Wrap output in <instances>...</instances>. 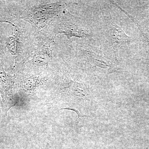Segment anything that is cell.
I'll use <instances>...</instances> for the list:
<instances>
[{"label": "cell", "mask_w": 149, "mask_h": 149, "mask_svg": "<svg viewBox=\"0 0 149 149\" xmlns=\"http://www.w3.org/2000/svg\"><path fill=\"white\" fill-rule=\"evenodd\" d=\"M62 109H66V110H70L73 111L74 112L77 113V115H78V118H80V117H87L86 116H82L81 115V114H80V112L78 111V110H77V109H75L74 108H62L61 110Z\"/></svg>", "instance_id": "3957f363"}, {"label": "cell", "mask_w": 149, "mask_h": 149, "mask_svg": "<svg viewBox=\"0 0 149 149\" xmlns=\"http://www.w3.org/2000/svg\"><path fill=\"white\" fill-rule=\"evenodd\" d=\"M80 51L83 60L86 61V63L91 65L93 68H97L104 70H107L109 71H113L114 68L113 63L110 61L103 54L102 52L93 47H87L80 46Z\"/></svg>", "instance_id": "7a4b0ae2"}, {"label": "cell", "mask_w": 149, "mask_h": 149, "mask_svg": "<svg viewBox=\"0 0 149 149\" xmlns=\"http://www.w3.org/2000/svg\"><path fill=\"white\" fill-rule=\"evenodd\" d=\"M108 5V8L104 7L101 10L105 23V35L107 44L113 58L116 61L119 48L121 46L129 44L131 38L116 23L112 17Z\"/></svg>", "instance_id": "6da1fadb"}, {"label": "cell", "mask_w": 149, "mask_h": 149, "mask_svg": "<svg viewBox=\"0 0 149 149\" xmlns=\"http://www.w3.org/2000/svg\"><path fill=\"white\" fill-rule=\"evenodd\" d=\"M146 51L147 53L148 54L149 57V37L147 38V42L146 43Z\"/></svg>", "instance_id": "277c9868"}, {"label": "cell", "mask_w": 149, "mask_h": 149, "mask_svg": "<svg viewBox=\"0 0 149 149\" xmlns=\"http://www.w3.org/2000/svg\"><path fill=\"white\" fill-rule=\"evenodd\" d=\"M2 53L1 48V44H0V61L1 60V58H2Z\"/></svg>", "instance_id": "5b68a950"}]
</instances>
